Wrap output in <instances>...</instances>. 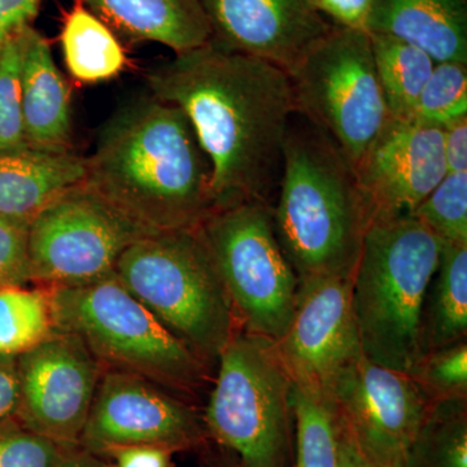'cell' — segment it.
<instances>
[{
  "instance_id": "obj_1",
  "label": "cell",
  "mask_w": 467,
  "mask_h": 467,
  "mask_svg": "<svg viewBox=\"0 0 467 467\" xmlns=\"http://www.w3.org/2000/svg\"><path fill=\"white\" fill-rule=\"evenodd\" d=\"M150 94L182 110L211 165L213 211L270 202L296 113L290 77L216 42L174 55L146 75Z\"/></svg>"
},
{
  "instance_id": "obj_2",
  "label": "cell",
  "mask_w": 467,
  "mask_h": 467,
  "mask_svg": "<svg viewBox=\"0 0 467 467\" xmlns=\"http://www.w3.org/2000/svg\"><path fill=\"white\" fill-rule=\"evenodd\" d=\"M84 183L150 233L201 226L213 212L211 165L174 104L143 95L101 126Z\"/></svg>"
},
{
  "instance_id": "obj_3",
  "label": "cell",
  "mask_w": 467,
  "mask_h": 467,
  "mask_svg": "<svg viewBox=\"0 0 467 467\" xmlns=\"http://www.w3.org/2000/svg\"><path fill=\"white\" fill-rule=\"evenodd\" d=\"M278 186L273 223L299 281L353 275L370 216L337 143L309 121H291Z\"/></svg>"
},
{
  "instance_id": "obj_4",
  "label": "cell",
  "mask_w": 467,
  "mask_h": 467,
  "mask_svg": "<svg viewBox=\"0 0 467 467\" xmlns=\"http://www.w3.org/2000/svg\"><path fill=\"white\" fill-rule=\"evenodd\" d=\"M444 243L416 217L371 220L352 276L362 355L408 374L422 358L423 303Z\"/></svg>"
},
{
  "instance_id": "obj_5",
  "label": "cell",
  "mask_w": 467,
  "mask_h": 467,
  "mask_svg": "<svg viewBox=\"0 0 467 467\" xmlns=\"http://www.w3.org/2000/svg\"><path fill=\"white\" fill-rule=\"evenodd\" d=\"M115 275L216 371L221 352L241 326L201 226L143 236L121 254Z\"/></svg>"
},
{
  "instance_id": "obj_6",
  "label": "cell",
  "mask_w": 467,
  "mask_h": 467,
  "mask_svg": "<svg viewBox=\"0 0 467 467\" xmlns=\"http://www.w3.org/2000/svg\"><path fill=\"white\" fill-rule=\"evenodd\" d=\"M55 327L77 335L100 365L134 374L192 402L214 370L135 299L116 275L48 287Z\"/></svg>"
},
{
  "instance_id": "obj_7",
  "label": "cell",
  "mask_w": 467,
  "mask_h": 467,
  "mask_svg": "<svg viewBox=\"0 0 467 467\" xmlns=\"http://www.w3.org/2000/svg\"><path fill=\"white\" fill-rule=\"evenodd\" d=\"M214 374L202 411L208 439L245 467L294 466V386L275 343L239 328Z\"/></svg>"
},
{
  "instance_id": "obj_8",
  "label": "cell",
  "mask_w": 467,
  "mask_h": 467,
  "mask_svg": "<svg viewBox=\"0 0 467 467\" xmlns=\"http://www.w3.org/2000/svg\"><path fill=\"white\" fill-rule=\"evenodd\" d=\"M287 75L297 115L327 134L355 171L391 119L370 34L334 26Z\"/></svg>"
},
{
  "instance_id": "obj_9",
  "label": "cell",
  "mask_w": 467,
  "mask_h": 467,
  "mask_svg": "<svg viewBox=\"0 0 467 467\" xmlns=\"http://www.w3.org/2000/svg\"><path fill=\"white\" fill-rule=\"evenodd\" d=\"M272 205L217 209L201 227L239 326L276 342L290 325L300 281L276 238Z\"/></svg>"
},
{
  "instance_id": "obj_10",
  "label": "cell",
  "mask_w": 467,
  "mask_h": 467,
  "mask_svg": "<svg viewBox=\"0 0 467 467\" xmlns=\"http://www.w3.org/2000/svg\"><path fill=\"white\" fill-rule=\"evenodd\" d=\"M153 234L112 207L84 182L57 196L29 223L32 281L70 287L115 275L119 257Z\"/></svg>"
},
{
  "instance_id": "obj_11",
  "label": "cell",
  "mask_w": 467,
  "mask_h": 467,
  "mask_svg": "<svg viewBox=\"0 0 467 467\" xmlns=\"http://www.w3.org/2000/svg\"><path fill=\"white\" fill-rule=\"evenodd\" d=\"M208 439L202 413L192 402L125 371H101L79 445L99 454L125 445L173 451L202 447Z\"/></svg>"
},
{
  "instance_id": "obj_12",
  "label": "cell",
  "mask_w": 467,
  "mask_h": 467,
  "mask_svg": "<svg viewBox=\"0 0 467 467\" xmlns=\"http://www.w3.org/2000/svg\"><path fill=\"white\" fill-rule=\"evenodd\" d=\"M15 416L39 435L79 445L101 376V365L77 335L55 327L17 356Z\"/></svg>"
},
{
  "instance_id": "obj_13",
  "label": "cell",
  "mask_w": 467,
  "mask_h": 467,
  "mask_svg": "<svg viewBox=\"0 0 467 467\" xmlns=\"http://www.w3.org/2000/svg\"><path fill=\"white\" fill-rule=\"evenodd\" d=\"M325 400L347 434L379 467H404L409 444L430 408L408 374L364 355L337 377Z\"/></svg>"
},
{
  "instance_id": "obj_14",
  "label": "cell",
  "mask_w": 467,
  "mask_h": 467,
  "mask_svg": "<svg viewBox=\"0 0 467 467\" xmlns=\"http://www.w3.org/2000/svg\"><path fill=\"white\" fill-rule=\"evenodd\" d=\"M352 276L301 281L290 325L275 342L292 386L316 398L325 399L337 377L362 356Z\"/></svg>"
},
{
  "instance_id": "obj_15",
  "label": "cell",
  "mask_w": 467,
  "mask_h": 467,
  "mask_svg": "<svg viewBox=\"0 0 467 467\" xmlns=\"http://www.w3.org/2000/svg\"><path fill=\"white\" fill-rule=\"evenodd\" d=\"M355 173L370 221L411 216L448 173L442 128L391 117Z\"/></svg>"
},
{
  "instance_id": "obj_16",
  "label": "cell",
  "mask_w": 467,
  "mask_h": 467,
  "mask_svg": "<svg viewBox=\"0 0 467 467\" xmlns=\"http://www.w3.org/2000/svg\"><path fill=\"white\" fill-rule=\"evenodd\" d=\"M212 41L290 72L333 24L308 0H201Z\"/></svg>"
},
{
  "instance_id": "obj_17",
  "label": "cell",
  "mask_w": 467,
  "mask_h": 467,
  "mask_svg": "<svg viewBox=\"0 0 467 467\" xmlns=\"http://www.w3.org/2000/svg\"><path fill=\"white\" fill-rule=\"evenodd\" d=\"M21 103L27 149L73 152L70 86L52 57L50 42L33 26L26 29Z\"/></svg>"
},
{
  "instance_id": "obj_18",
  "label": "cell",
  "mask_w": 467,
  "mask_h": 467,
  "mask_svg": "<svg viewBox=\"0 0 467 467\" xmlns=\"http://www.w3.org/2000/svg\"><path fill=\"white\" fill-rule=\"evenodd\" d=\"M367 32L410 43L435 63L467 64V0H373Z\"/></svg>"
},
{
  "instance_id": "obj_19",
  "label": "cell",
  "mask_w": 467,
  "mask_h": 467,
  "mask_svg": "<svg viewBox=\"0 0 467 467\" xmlns=\"http://www.w3.org/2000/svg\"><path fill=\"white\" fill-rule=\"evenodd\" d=\"M113 30L134 42L165 46L174 55L212 39L201 0H81Z\"/></svg>"
},
{
  "instance_id": "obj_20",
  "label": "cell",
  "mask_w": 467,
  "mask_h": 467,
  "mask_svg": "<svg viewBox=\"0 0 467 467\" xmlns=\"http://www.w3.org/2000/svg\"><path fill=\"white\" fill-rule=\"evenodd\" d=\"M86 159L75 152L0 153V218L30 223L52 201L84 182Z\"/></svg>"
},
{
  "instance_id": "obj_21",
  "label": "cell",
  "mask_w": 467,
  "mask_h": 467,
  "mask_svg": "<svg viewBox=\"0 0 467 467\" xmlns=\"http://www.w3.org/2000/svg\"><path fill=\"white\" fill-rule=\"evenodd\" d=\"M423 355L467 340V244L444 243L422 310Z\"/></svg>"
},
{
  "instance_id": "obj_22",
  "label": "cell",
  "mask_w": 467,
  "mask_h": 467,
  "mask_svg": "<svg viewBox=\"0 0 467 467\" xmlns=\"http://www.w3.org/2000/svg\"><path fill=\"white\" fill-rule=\"evenodd\" d=\"M60 43L67 72L81 84L110 81L129 64L115 32L81 0L64 12Z\"/></svg>"
},
{
  "instance_id": "obj_23",
  "label": "cell",
  "mask_w": 467,
  "mask_h": 467,
  "mask_svg": "<svg viewBox=\"0 0 467 467\" xmlns=\"http://www.w3.org/2000/svg\"><path fill=\"white\" fill-rule=\"evenodd\" d=\"M368 34L389 115L399 119H413L420 92L434 70V58L402 39L386 34Z\"/></svg>"
},
{
  "instance_id": "obj_24",
  "label": "cell",
  "mask_w": 467,
  "mask_h": 467,
  "mask_svg": "<svg viewBox=\"0 0 467 467\" xmlns=\"http://www.w3.org/2000/svg\"><path fill=\"white\" fill-rule=\"evenodd\" d=\"M404 467H467V399L430 405Z\"/></svg>"
},
{
  "instance_id": "obj_25",
  "label": "cell",
  "mask_w": 467,
  "mask_h": 467,
  "mask_svg": "<svg viewBox=\"0 0 467 467\" xmlns=\"http://www.w3.org/2000/svg\"><path fill=\"white\" fill-rule=\"evenodd\" d=\"M48 287L0 288V355L20 356L54 331Z\"/></svg>"
},
{
  "instance_id": "obj_26",
  "label": "cell",
  "mask_w": 467,
  "mask_h": 467,
  "mask_svg": "<svg viewBox=\"0 0 467 467\" xmlns=\"http://www.w3.org/2000/svg\"><path fill=\"white\" fill-rule=\"evenodd\" d=\"M295 451L292 467H339L342 426L330 402L292 389Z\"/></svg>"
},
{
  "instance_id": "obj_27",
  "label": "cell",
  "mask_w": 467,
  "mask_h": 467,
  "mask_svg": "<svg viewBox=\"0 0 467 467\" xmlns=\"http://www.w3.org/2000/svg\"><path fill=\"white\" fill-rule=\"evenodd\" d=\"M411 216L442 243L467 244V171L445 174Z\"/></svg>"
},
{
  "instance_id": "obj_28",
  "label": "cell",
  "mask_w": 467,
  "mask_h": 467,
  "mask_svg": "<svg viewBox=\"0 0 467 467\" xmlns=\"http://www.w3.org/2000/svg\"><path fill=\"white\" fill-rule=\"evenodd\" d=\"M26 29L12 36L0 51V153L27 150L21 103Z\"/></svg>"
},
{
  "instance_id": "obj_29",
  "label": "cell",
  "mask_w": 467,
  "mask_h": 467,
  "mask_svg": "<svg viewBox=\"0 0 467 467\" xmlns=\"http://www.w3.org/2000/svg\"><path fill=\"white\" fill-rule=\"evenodd\" d=\"M408 376L430 405L467 399V340L425 353Z\"/></svg>"
},
{
  "instance_id": "obj_30",
  "label": "cell",
  "mask_w": 467,
  "mask_h": 467,
  "mask_svg": "<svg viewBox=\"0 0 467 467\" xmlns=\"http://www.w3.org/2000/svg\"><path fill=\"white\" fill-rule=\"evenodd\" d=\"M462 117H467V64L436 63L420 92L413 119L444 128Z\"/></svg>"
},
{
  "instance_id": "obj_31",
  "label": "cell",
  "mask_w": 467,
  "mask_h": 467,
  "mask_svg": "<svg viewBox=\"0 0 467 467\" xmlns=\"http://www.w3.org/2000/svg\"><path fill=\"white\" fill-rule=\"evenodd\" d=\"M67 448L33 431L15 414L0 418V467H54Z\"/></svg>"
},
{
  "instance_id": "obj_32",
  "label": "cell",
  "mask_w": 467,
  "mask_h": 467,
  "mask_svg": "<svg viewBox=\"0 0 467 467\" xmlns=\"http://www.w3.org/2000/svg\"><path fill=\"white\" fill-rule=\"evenodd\" d=\"M29 223L0 218V288L32 281Z\"/></svg>"
},
{
  "instance_id": "obj_33",
  "label": "cell",
  "mask_w": 467,
  "mask_h": 467,
  "mask_svg": "<svg viewBox=\"0 0 467 467\" xmlns=\"http://www.w3.org/2000/svg\"><path fill=\"white\" fill-rule=\"evenodd\" d=\"M308 3L333 26L367 32L373 0H308Z\"/></svg>"
},
{
  "instance_id": "obj_34",
  "label": "cell",
  "mask_w": 467,
  "mask_h": 467,
  "mask_svg": "<svg viewBox=\"0 0 467 467\" xmlns=\"http://www.w3.org/2000/svg\"><path fill=\"white\" fill-rule=\"evenodd\" d=\"M173 451L155 445H125L99 454L109 459L107 467H171Z\"/></svg>"
},
{
  "instance_id": "obj_35",
  "label": "cell",
  "mask_w": 467,
  "mask_h": 467,
  "mask_svg": "<svg viewBox=\"0 0 467 467\" xmlns=\"http://www.w3.org/2000/svg\"><path fill=\"white\" fill-rule=\"evenodd\" d=\"M43 0H0V51L5 43L32 26Z\"/></svg>"
},
{
  "instance_id": "obj_36",
  "label": "cell",
  "mask_w": 467,
  "mask_h": 467,
  "mask_svg": "<svg viewBox=\"0 0 467 467\" xmlns=\"http://www.w3.org/2000/svg\"><path fill=\"white\" fill-rule=\"evenodd\" d=\"M442 140L448 173L467 171V117L445 125Z\"/></svg>"
},
{
  "instance_id": "obj_37",
  "label": "cell",
  "mask_w": 467,
  "mask_h": 467,
  "mask_svg": "<svg viewBox=\"0 0 467 467\" xmlns=\"http://www.w3.org/2000/svg\"><path fill=\"white\" fill-rule=\"evenodd\" d=\"M17 404V356L0 355V418L14 416Z\"/></svg>"
},
{
  "instance_id": "obj_38",
  "label": "cell",
  "mask_w": 467,
  "mask_h": 467,
  "mask_svg": "<svg viewBox=\"0 0 467 467\" xmlns=\"http://www.w3.org/2000/svg\"><path fill=\"white\" fill-rule=\"evenodd\" d=\"M340 422V420H339ZM342 426V423H340ZM339 467H379L367 454L359 450L358 445L347 434L342 426V441H340Z\"/></svg>"
},
{
  "instance_id": "obj_39",
  "label": "cell",
  "mask_w": 467,
  "mask_h": 467,
  "mask_svg": "<svg viewBox=\"0 0 467 467\" xmlns=\"http://www.w3.org/2000/svg\"><path fill=\"white\" fill-rule=\"evenodd\" d=\"M54 467H107L97 454L86 451L81 445L67 448Z\"/></svg>"
},
{
  "instance_id": "obj_40",
  "label": "cell",
  "mask_w": 467,
  "mask_h": 467,
  "mask_svg": "<svg viewBox=\"0 0 467 467\" xmlns=\"http://www.w3.org/2000/svg\"><path fill=\"white\" fill-rule=\"evenodd\" d=\"M213 460L214 467H245L234 454L221 448Z\"/></svg>"
}]
</instances>
